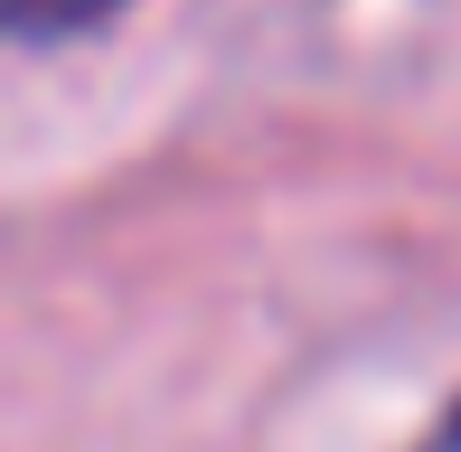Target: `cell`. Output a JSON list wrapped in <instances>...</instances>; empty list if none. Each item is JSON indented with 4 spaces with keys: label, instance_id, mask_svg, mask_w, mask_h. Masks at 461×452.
Listing matches in <instances>:
<instances>
[{
    "label": "cell",
    "instance_id": "1",
    "mask_svg": "<svg viewBox=\"0 0 461 452\" xmlns=\"http://www.w3.org/2000/svg\"><path fill=\"white\" fill-rule=\"evenodd\" d=\"M122 0H0V48H57V38L104 29Z\"/></svg>",
    "mask_w": 461,
    "mask_h": 452
},
{
    "label": "cell",
    "instance_id": "2",
    "mask_svg": "<svg viewBox=\"0 0 461 452\" xmlns=\"http://www.w3.org/2000/svg\"><path fill=\"white\" fill-rule=\"evenodd\" d=\"M452 452H461V415H452Z\"/></svg>",
    "mask_w": 461,
    "mask_h": 452
}]
</instances>
